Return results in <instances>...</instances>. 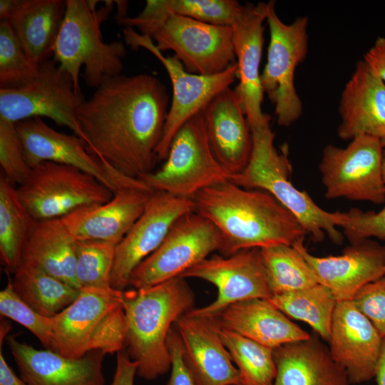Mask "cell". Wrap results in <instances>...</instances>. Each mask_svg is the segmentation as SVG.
I'll list each match as a JSON object with an SVG mask.
<instances>
[{"label": "cell", "instance_id": "6da1fadb", "mask_svg": "<svg viewBox=\"0 0 385 385\" xmlns=\"http://www.w3.org/2000/svg\"><path fill=\"white\" fill-rule=\"evenodd\" d=\"M169 107L165 86L153 75L108 78L78 112L88 153L129 178L153 172Z\"/></svg>", "mask_w": 385, "mask_h": 385}, {"label": "cell", "instance_id": "7a4b0ae2", "mask_svg": "<svg viewBox=\"0 0 385 385\" xmlns=\"http://www.w3.org/2000/svg\"><path fill=\"white\" fill-rule=\"evenodd\" d=\"M191 200L194 212L219 230L224 256L245 249L293 245L307 235L295 216L270 194L230 180L206 188Z\"/></svg>", "mask_w": 385, "mask_h": 385}, {"label": "cell", "instance_id": "3957f363", "mask_svg": "<svg viewBox=\"0 0 385 385\" xmlns=\"http://www.w3.org/2000/svg\"><path fill=\"white\" fill-rule=\"evenodd\" d=\"M126 318L125 347L138 362L137 374L153 380L171 366L167 339L175 322L192 309V290L177 277L155 285L122 291Z\"/></svg>", "mask_w": 385, "mask_h": 385}, {"label": "cell", "instance_id": "277c9868", "mask_svg": "<svg viewBox=\"0 0 385 385\" xmlns=\"http://www.w3.org/2000/svg\"><path fill=\"white\" fill-rule=\"evenodd\" d=\"M251 130L252 150L248 164L230 180L243 188L270 194L295 216L313 241L322 242L327 235L334 244L341 245L344 235L337 227L343 225V212L324 210L292 184L287 146L281 152L277 150L270 125Z\"/></svg>", "mask_w": 385, "mask_h": 385}, {"label": "cell", "instance_id": "5b68a950", "mask_svg": "<svg viewBox=\"0 0 385 385\" xmlns=\"http://www.w3.org/2000/svg\"><path fill=\"white\" fill-rule=\"evenodd\" d=\"M52 351L79 359L92 351L113 354L125 347L126 318L122 291L84 287L76 299L48 318Z\"/></svg>", "mask_w": 385, "mask_h": 385}, {"label": "cell", "instance_id": "8992f818", "mask_svg": "<svg viewBox=\"0 0 385 385\" xmlns=\"http://www.w3.org/2000/svg\"><path fill=\"white\" fill-rule=\"evenodd\" d=\"M98 1L66 0L65 15L54 42L53 59L72 78L76 88L81 91L80 69L84 66L86 84L97 88L106 80L121 74L123 59L126 54L120 41H103L101 24L112 9V1L97 11Z\"/></svg>", "mask_w": 385, "mask_h": 385}, {"label": "cell", "instance_id": "52a82bcc", "mask_svg": "<svg viewBox=\"0 0 385 385\" xmlns=\"http://www.w3.org/2000/svg\"><path fill=\"white\" fill-rule=\"evenodd\" d=\"M230 177L210 148L201 111L176 133L162 167L138 179L153 191L191 198L206 188L230 180Z\"/></svg>", "mask_w": 385, "mask_h": 385}, {"label": "cell", "instance_id": "ba28073f", "mask_svg": "<svg viewBox=\"0 0 385 385\" xmlns=\"http://www.w3.org/2000/svg\"><path fill=\"white\" fill-rule=\"evenodd\" d=\"M270 43L267 62L260 74V82L274 106L279 125L287 127L296 122L303 112V104L294 86L297 67L307 57L309 49L307 16L291 24L284 23L275 11V1L267 2V16Z\"/></svg>", "mask_w": 385, "mask_h": 385}, {"label": "cell", "instance_id": "9c48e42d", "mask_svg": "<svg viewBox=\"0 0 385 385\" xmlns=\"http://www.w3.org/2000/svg\"><path fill=\"white\" fill-rule=\"evenodd\" d=\"M16 192L37 221L61 218L80 207L105 203L114 194L93 175L53 162H42L31 168Z\"/></svg>", "mask_w": 385, "mask_h": 385}, {"label": "cell", "instance_id": "30bf717a", "mask_svg": "<svg viewBox=\"0 0 385 385\" xmlns=\"http://www.w3.org/2000/svg\"><path fill=\"white\" fill-rule=\"evenodd\" d=\"M85 100L71 76L53 58L48 59L26 84L1 88L0 118L14 123L36 117L48 118L68 127L84 140L78 112Z\"/></svg>", "mask_w": 385, "mask_h": 385}, {"label": "cell", "instance_id": "8fae6325", "mask_svg": "<svg viewBox=\"0 0 385 385\" xmlns=\"http://www.w3.org/2000/svg\"><path fill=\"white\" fill-rule=\"evenodd\" d=\"M126 43L133 49L140 47L149 51L165 67L173 88L163 137L157 149L159 160H165L170 144L181 126L192 116L202 111L218 93L230 87L237 78V62L225 71L214 75L202 76L188 72L178 58L165 56L147 35L132 28L123 31Z\"/></svg>", "mask_w": 385, "mask_h": 385}, {"label": "cell", "instance_id": "7c38bea8", "mask_svg": "<svg viewBox=\"0 0 385 385\" xmlns=\"http://www.w3.org/2000/svg\"><path fill=\"white\" fill-rule=\"evenodd\" d=\"M161 51H173L191 73L210 76L235 63L232 29L169 14L145 34Z\"/></svg>", "mask_w": 385, "mask_h": 385}, {"label": "cell", "instance_id": "4fadbf2b", "mask_svg": "<svg viewBox=\"0 0 385 385\" xmlns=\"http://www.w3.org/2000/svg\"><path fill=\"white\" fill-rule=\"evenodd\" d=\"M222 244L217 228L195 212L179 217L165 238L150 255L133 271L128 286L150 287L180 277L201 262Z\"/></svg>", "mask_w": 385, "mask_h": 385}, {"label": "cell", "instance_id": "5bb4252c", "mask_svg": "<svg viewBox=\"0 0 385 385\" xmlns=\"http://www.w3.org/2000/svg\"><path fill=\"white\" fill-rule=\"evenodd\" d=\"M319 168L327 199L385 202L380 139L357 136L344 148L329 144Z\"/></svg>", "mask_w": 385, "mask_h": 385}, {"label": "cell", "instance_id": "9a60e30c", "mask_svg": "<svg viewBox=\"0 0 385 385\" xmlns=\"http://www.w3.org/2000/svg\"><path fill=\"white\" fill-rule=\"evenodd\" d=\"M180 277L201 279L217 287V296L212 303L188 312L195 315L215 317L234 303L272 296L260 248L242 250L229 256L213 255Z\"/></svg>", "mask_w": 385, "mask_h": 385}, {"label": "cell", "instance_id": "2e32d148", "mask_svg": "<svg viewBox=\"0 0 385 385\" xmlns=\"http://www.w3.org/2000/svg\"><path fill=\"white\" fill-rule=\"evenodd\" d=\"M191 212H194L191 198L154 191L143 214L116 246L111 287L125 290L136 267L158 249L173 223Z\"/></svg>", "mask_w": 385, "mask_h": 385}, {"label": "cell", "instance_id": "e0dca14e", "mask_svg": "<svg viewBox=\"0 0 385 385\" xmlns=\"http://www.w3.org/2000/svg\"><path fill=\"white\" fill-rule=\"evenodd\" d=\"M139 179L121 184L108 202L80 207L61 218L75 240L118 245L145 210L153 192Z\"/></svg>", "mask_w": 385, "mask_h": 385}, {"label": "cell", "instance_id": "ac0fdd59", "mask_svg": "<svg viewBox=\"0 0 385 385\" xmlns=\"http://www.w3.org/2000/svg\"><path fill=\"white\" fill-rule=\"evenodd\" d=\"M28 165L31 168L42 162H53L78 168L98 179L113 193L127 176L108 169L87 150L78 135L55 130L39 117L15 123Z\"/></svg>", "mask_w": 385, "mask_h": 385}, {"label": "cell", "instance_id": "d6986e66", "mask_svg": "<svg viewBox=\"0 0 385 385\" xmlns=\"http://www.w3.org/2000/svg\"><path fill=\"white\" fill-rule=\"evenodd\" d=\"M266 16L267 2L247 3L231 26L239 81L235 91L241 99L251 130L270 125L271 119L262 108L264 92L260 73Z\"/></svg>", "mask_w": 385, "mask_h": 385}, {"label": "cell", "instance_id": "ffe728a7", "mask_svg": "<svg viewBox=\"0 0 385 385\" xmlns=\"http://www.w3.org/2000/svg\"><path fill=\"white\" fill-rule=\"evenodd\" d=\"M383 338L352 300L337 302L334 312L329 351L346 371L351 384L375 377Z\"/></svg>", "mask_w": 385, "mask_h": 385}, {"label": "cell", "instance_id": "44dd1931", "mask_svg": "<svg viewBox=\"0 0 385 385\" xmlns=\"http://www.w3.org/2000/svg\"><path fill=\"white\" fill-rule=\"evenodd\" d=\"M296 247L309 265L317 282L328 288L337 302L352 300L366 284L385 276V245L370 239L346 247L340 255L317 257L304 245Z\"/></svg>", "mask_w": 385, "mask_h": 385}, {"label": "cell", "instance_id": "7402d4cb", "mask_svg": "<svg viewBox=\"0 0 385 385\" xmlns=\"http://www.w3.org/2000/svg\"><path fill=\"white\" fill-rule=\"evenodd\" d=\"M195 385H242L220 335L216 317L183 314L175 323Z\"/></svg>", "mask_w": 385, "mask_h": 385}, {"label": "cell", "instance_id": "603a6c76", "mask_svg": "<svg viewBox=\"0 0 385 385\" xmlns=\"http://www.w3.org/2000/svg\"><path fill=\"white\" fill-rule=\"evenodd\" d=\"M6 342L20 377L27 385H105L106 354L101 351L69 359L50 349H36L19 342L15 335H8Z\"/></svg>", "mask_w": 385, "mask_h": 385}, {"label": "cell", "instance_id": "cb8c5ba5", "mask_svg": "<svg viewBox=\"0 0 385 385\" xmlns=\"http://www.w3.org/2000/svg\"><path fill=\"white\" fill-rule=\"evenodd\" d=\"M210 148L232 176L247 166L252 150V134L240 98L230 87L213 98L202 111Z\"/></svg>", "mask_w": 385, "mask_h": 385}, {"label": "cell", "instance_id": "d4e9b609", "mask_svg": "<svg viewBox=\"0 0 385 385\" xmlns=\"http://www.w3.org/2000/svg\"><path fill=\"white\" fill-rule=\"evenodd\" d=\"M338 135L351 140L360 135L385 137V83L364 59L359 60L339 99Z\"/></svg>", "mask_w": 385, "mask_h": 385}, {"label": "cell", "instance_id": "484cf974", "mask_svg": "<svg viewBox=\"0 0 385 385\" xmlns=\"http://www.w3.org/2000/svg\"><path fill=\"white\" fill-rule=\"evenodd\" d=\"M215 317L220 327L272 349L311 336L265 299L234 303Z\"/></svg>", "mask_w": 385, "mask_h": 385}, {"label": "cell", "instance_id": "4316f807", "mask_svg": "<svg viewBox=\"0 0 385 385\" xmlns=\"http://www.w3.org/2000/svg\"><path fill=\"white\" fill-rule=\"evenodd\" d=\"M273 355L274 385H351L329 349L314 336L278 346Z\"/></svg>", "mask_w": 385, "mask_h": 385}, {"label": "cell", "instance_id": "83f0119b", "mask_svg": "<svg viewBox=\"0 0 385 385\" xmlns=\"http://www.w3.org/2000/svg\"><path fill=\"white\" fill-rule=\"evenodd\" d=\"M21 265L38 268L78 289L76 240L61 218L36 221L24 247Z\"/></svg>", "mask_w": 385, "mask_h": 385}, {"label": "cell", "instance_id": "f1b7e54d", "mask_svg": "<svg viewBox=\"0 0 385 385\" xmlns=\"http://www.w3.org/2000/svg\"><path fill=\"white\" fill-rule=\"evenodd\" d=\"M66 9V0H18L7 21L34 65H41L52 53Z\"/></svg>", "mask_w": 385, "mask_h": 385}, {"label": "cell", "instance_id": "f546056e", "mask_svg": "<svg viewBox=\"0 0 385 385\" xmlns=\"http://www.w3.org/2000/svg\"><path fill=\"white\" fill-rule=\"evenodd\" d=\"M36 220L20 201L16 188L0 175V257L7 273L15 274Z\"/></svg>", "mask_w": 385, "mask_h": 385}, {"label": "cell", "instance_id": "4dcf8cb0", "mask_svg": "<svg viewBox=\"0 0 385 385\" xmlns=\"http://www.w3.org/2000/svg\"><path fill=\"white\" fill-rule=\"evenodd\" d=\"M11 282L19 297L46 317H52L66 308L81 291L38 268L24 265H20Z\"/></svg>", "mask_w": 385, "mask_h": 385}, {"label": "cell", "instance_id": "1f68e13d", "mask_svg": "<svg viewBox=\"0 0 385 385\" xmlns=\"http://www.w3.org/2000/svg\"><path fill=\"white\" fill-rule=\"evenodd\" d=\"M268 300L289 318L307 323L329 342L337 301L328 288L318 283L305 289L273 294Z\"/></svg>", "mask_w": 385, "mask_h": 385}, {"label": "cell", "instance_id": "d6a6232c", "mask_svg": "<svg viewBox=\"0 0 385 385\" xmlns=\"http://www.w3.org/2000/svg\"><path fill=\"white\" fill-rule=\"evenodd\" d=\"M221 339L239 371L242 385H274L273 349L220 327Z\"/></svg>", "mask_w": 385, "mask_h": 385}, {"label": "cell", "instance_id": "836d02e7", "mask_svg": "<svg viewBox=\"0 0 385 385\" xmlns=\"http://www.w3.org/2000/svg\"><path fill=\"white\" fill-rule=\"evenodd\" d=\"M261 252L272 295L318 284L309 265L294 246L274 245L261 248Z\"/></svg>", "mask_w": 385, "mask_h": 385}, {"label": "cell", "instance_id": "e575fe53", "mask_svg": "<svg viewBox=\"0 0 385 385\" xmlns=\"http://www.w3.org/2000/svg\"><path fill=\"white\" fill-rule=\"evenodd\" d=\"M117 245L99 240H76V278L80 289L111 288Z\"/></svg>", "mask_w": 385, "mask_h": 385}, {"label": "cell", "instance_id": "d590c367", "mask_svg": "<svg viewBox=\"0 0 385 385\" xmlns=\"http://www.w3.org/2000/svg\"><path fill=\"white\" fill-rule=\"evenodd\" d=\"M40 65L32 63L11 24L0 21V85L1 88H16L33 79Z\"/></svg>", "mask_w": 385, "mask_h": 385}, {"label": "cell", "instance_id": "8d00e7d4", "mask_svg": "<svg viewBox=\"0 0 385 385\" xmlns=\"http://www.w3.org/2000/svg\"><path fill=\"white\" fill-rule=\"evenodd\" d=\"M165 16L175 14L209 24L232 26L243 5L235 0H158Z\"/></svg>", "mask_w": 385, "mask_h": 385}, {"label": "cell", "instance_id": "74e56055", "mask_svg": "<svg viewBox=\"0 0 385 385\" xmlns=\"http://www.w3.org/2000/svg\"><path fill=\"white\" fill-rule=\"evenodd\" d=\"M0 314L30 331L46 349L52 350L53 337L48 318L24 302L15 292L11 279L0 292Z\"/></svg>", "mask_w": 385, "mask_h": 385}, {"label": "cell", "instance_id": "f35d334b", "mask_svg": "<svg viewBox=\"0 0 385 385\" xmlns=\"http://www.w3.org/2000/svg\"><path fill=\"white\" fill-rule=\"evenodd\" d=\"M0 165L1 174L13 185L22 183L31 170L15 123L2 118H0Z\"/></svg>", "mask_w": 385, "mask_h": 385}, {"label": "cell", "instance_id": "ab89813d", "mask_svg": "<svg viewBox=\"0 0 385 385\" xmlns=\"http://www.w3.org/2000/svg\"><path fill=\"white\" fill-rule=\"evenodd\" d=\"M343 215L342 228L351 245L370 237L385 239V205L379 212L352 208L343 212Z\"/></svg>", "mask_w": 385, "mask_h": 385}, {"label": "cell", "instance_id": "60d3db41", "mask_svg": "<svg viewBox=\"0 0 385 385\" xmlns=\"http://www.w3.org/2000/svg\"><path fill=\"white\" fill-rule=\"evenodd\" d=\"M352 301L381 337H385V276L363 287Z\"/></svg>", "mask_w": 385, "mask_h": 385}, {"label": "cell", "instance_id": "b9f144b4", "mask_svg": "<svg viewBox=\"0 0 385 385\" xmlns=\"http://www.w3.org/2000/svg\"><path fill=\"white\" fill-rule=\"evenodd\" d=\"M167 345L171 362V374L167 385H195L185 361L182 339L175 325L169 332Z\"/></svg>", "mask_w": 385, "mask_h": 385}, {"label": "cell", "instance_id": "7bdbcfd3", "mask_svg": "<svg viewBox=\"0 0 385 385\" xmlns=\"http://www.w3.org/2000/svg\"><path fill=\"white\" fill-rule=\"evenodd\" d=\"M116 354V369L111 385H133L138 362L130 359L125 349Z\"/></svg>", "mask_w": 385, "mask_h": 385}, {"label": "cell", "instance_id": "ee69618b", "mask_svg": "<svg viewBox=\"0 0 385 385\" xmlns=\"http://www.w3.org/2000/svg\"><path fill=\"white\" fill-rule=\"evenodd\" d=\"M372 71L385 83V38L379 37L363 58Z\"/></svg>", "mask_w": 385, "mask_h": 385}, {"label": "cell", "instance_id": "f6af8a7d", "mask_svg": "<svg viewBox=\"0 0 385 385\" xmlns=\"http://www.w3.org/2000/svg\"><path fill=\"white\" fill-rule=\"evenodd\" d=\"M0 385H27L8 365L0 347Z\"/></svg>", "mask_w": 385, "mask_h": 385}, {"label": "cell", "instance_id": "bcb514c9", "mask_svg": "<svg viewBox=\"0 0 385 385\" xmlns=\"http://www.w3.org/2000/svg\"><path fill=\"white\" fill-rule=\"evenodd\" d=\"M375 378L376 380V385H385V337H383L382 346Z\"/></svg>", "mask_w": 385, "mask_h": 385}, {"label": "cell", "instance_id": "7dc6e473", "mask_svg": "<svg viewBox=\"0 0 385 385\" xmlns=\"http://www.w3.org/2000/svg\"><path fill=\"white\" fill-rule=\"evenodd\" d=\"M18 0H1L0 1V19L8 21L17 5Z\"/></svg>", "mask_w": 385, "mask_h": 385}, {"label": "cell", "instance_id": "c3c4849f", "mask_svg": "<svg viewBox=\"0 0 385 385\" xmlns=\"http://www.w3.org/2000/svg\"><path fill=\"white\" fill-rule=\"evenodd\" d=\"M381 143L382 146V173L385 183V137L381 139Z\"/></svg>", "mask_w": 385, "mask_h": 385}]
</instances>
